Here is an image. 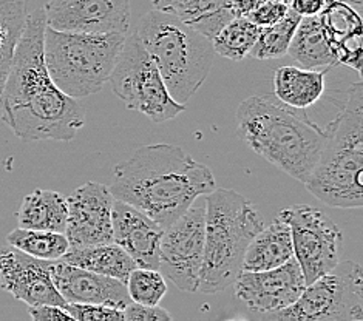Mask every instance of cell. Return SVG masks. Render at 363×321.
Returning a JSON list of instances; mask_svg holds the SVG:
<instances>
[{"instance_id":"1","label":"cell","mask_w":363,"mask_h":321,"mask_svg":"<svg viewBox=\"0 0 363 321\" xmlns=\"http://www.w3.org/2000/svg\"><path fill=\"white\" fill-rule=\"evenodd\" d=\"M45 11L28 13L0 90V119L25 142L72 141L85 125L82 103L60 91L44 59Z\"/></svg>"},{"instance_id":"2","label":"cell","mask_w":363,"mask_h":321,"mask_svg":"<svg viewBox=\"0 0 363 321\" xmlns=\"http://www.w3.org/2000/svg\"><path fill=\"white\" fill-rule=\"evenodd\" d=\"M217 187L212 170L172 144L143 145L113 169L110 192L169 227L196 198Z\"/></svg>"},{"instance_id":"3","label":"cell","mask_w":363,"mask_h":321,"mask_svg":"<svg viewBox=\"0 0 363 321\" xmlns=\"http://www.w3.org/2000/svg\"><path fill=\"white\" fill-rule=\"evenodd\" d=\"M235 133L250 150L303 184L325 142V128L311 120L306 110L271 96H250L240 103Z\"/></svg>"},{"instance_id":"4","label":"cell","mask_w":363,"mask_h":321,"mask_svg":"<svg viewBox=\"0 0 363 321\" xmlns=\"http://www.w3.org/2000/svg\"><path fill=\"white\" fill-rule=\"evenodd\" d=\"M318 161L305 182L318 201L339 209L363 205V84H351L345 103L325 127Z\"/></svg>"},{"instance_id":"5","label":"cell","mask_w":363,"mask_h":321,"mask_svg":"<svg viewBox=\"0 0 363 321\" xmlns=\"http://www.w3.org/2000/svg\"><path fill=\"white\" fill-rule=\"evenodd\" d=\"M204 196L206 237L198 291L218 293L235 281L249 242L264 221L255 205L235 190L215 187Z\"/></svg>"},{"instance_id":"6","label":"cell","mask_w":363,"mask_h":321,"mask_svg":"<svg viewBox=\"0 0 363 321\" xmlns=\"http://www.w3.org/2000/svg\"><path fill=\"white\" fill-rule=\"evenodd\" d=\"M136 34L157 64L170 96L186 106L212 72V40L175 14L155 8L141 17Z\"/></svg>"},{"instance_id":"7","label":"cell","mask_w":363,"mask_h":321,"mask_svg":"<svg viewBox=\"0 0 363 321\" xmlns=\"http://www.w3.org/2000/svg\"><path fill=\"white\" fill-rule=\"evenodd\" d=\"M127 34H85L45 27L44 59L51 81L74 99L99 93L108 82Z\"/></svg>"},{"instance_id":"8","label":"cell","mask_w":363,"mask_h":321,"mask_svg":"<svg viewBox=\"0 0 363 321\" xmlns=\"http://www.w3.org/2000/svg\"><path fill=\"white\" fill-rule=\"evenodd\" d=\"M108 82L128 110L143 113L155 124L175 119L186 111V106L170 96L157 64L136 33L127 34Z\"/></svg>"},{"instance_id":"9","label":"cell","mask_w":363,"mask_h":321,"mask_svg":"<svg viewBox=\"0 0 363 321\" xmlns=\"http://www.w3.org/2000/svg\"><path fill=\"white\" fill-rule=\"evenodd\" d=\"M262 320L275 321H363L362 266L337 263L301 292L291 306Z\"/></svg>"},{"instance_id":"10","label":"cell","mask_w":363,"mask_h":321,"mask_svg":"<svg viewBox=\"0 0 363 321\" xmlns=\"http://www.w3.org/2000/svg\"><path fill=\"white\" fill-rule=\"evenodd\" d=\"M279 218L289 225L294 258L306 284L328 274L340 261L342 230L325 212L308 204H294L281 209Z\"/></svg>"},{"instance_id":"11","label":"cell","mask_w":363,"mask_h":321,"mask_svg":"<svg viewBox=\"0 0 363 321\" xmlns=\"http://www.w3.org/2000/svg\"><path fill=\"white\" fill-rule=\"evenodd\" d=\"M206 203L192 204L164 229L158 271L178 289L196 292L204 257Z\"/></svg>"},{"instance_id":"12","label":"cell","mask_w":363,"mask_h":321,"mask_svg":"<svg viewBox=\"0 0 363 321\" xmlns=\"http://www.w3.org/2000/svg\"><path fill=\"white\" fill-rule=\"evenodd\" d=\"M232 286L237 300L262 320L291 306L306 288V281L296 258H291L267 271H241Z\"/></svg>"},{"instance_id":"13","label":"cell","mask_w":363,"mask_h":321,"mask_svg":"<svg viewBox=\"0 0 363 321\" xmlns=\"http://www.w3.org/2000/svg\"><path fill=\"white\" fill-rule=\"evenodd\" d=\"M47 27L57 31L111 34L128 33L130 0H48Z\"/></svg>"},{"instance_id":"14","label":"cell","mask_w":363,"mask_h":321,"mask_svg":"<svg viewBox=\"0 0 363 321\" xmlns=\"http://www.w3.org/2000/svg\"><path fill=\"white\" fill-rule=\"evenodd\" d=\"M115 198L101 182L89 181L67 196L65 237L70 247L113 242L111 207Z\"/></svg>"},{"instance_id":"15","label":"cell","mask_w":363,"mask_h":321,"mask_svg":"<svg viewBox=\"0 0 363 321\" xmlns=\"http://www.w3.org/2000/svg\"><path fill=\"white\" fill-rule=\"evenodd\" d=\"M51 261L39 259L13 246L0 247V289L27 306H67L51 280Z\"/></svg>"},{"instance_id":"16","label":"cell","mask_w":363,"mask_h":321,"mask_svg":"<svg viewBox=\"0 0 363 321\" xmlns=\"http://www.w3.org/2000/svg\"><path fill=\"white\" fill-rule=\"evenodd\" d=\"M50 272L57 292L67 303L107 305L124 309L132 301L125 284L111 276L85 271L62 259L51 261Z\"/></svg>"},{"instance_id":"17","label":"cell","mask_w":363,"mask_h":321,"mask_svg":"<svg viewBox=\"0 0 363 321\" xmlns=\"http://www.w3.org/2000/svg\"><path fill=\"white\" fill-rule=\"evenodd\" d=\"M113 241L132 257L136 267L158 269L164 229L144 212L115 199L111 207Z\"/></svg>"},{"instance_id":"18","label":"cell","mask_w":363,"mask_h":321,"mask_svg":"<svg viewBox=\"0 0 363 321\" xmlns=\"http://www.w3.org/2000/svg\"><path fill=\"white\" fill-rule=\"evenodd\" d=\"M360 0H328L318 14L326 39L337 59V64L362 73L363 59V23L360 17Z\"/></svg>"},{"instance_id":"19","label":"cell","mask_w":363,"mask_h":321,"mask_svg":"<svg viewBox=\"0 0 363 321\" xmlns=\"http://www.w3.org/2000/svg\"><path fill=\"white\" fill-rule=\"evenodd\" d=\"M323 70H308L301 67H280L274 73V94L284 106L297 110H308L325 94Z\"/></svg>"},{"instance_id":"20","label":"cell","mask_w":363,"mask_h":321,"mask_svg":"<svg viewBox=\"0 0 363 321\" xmlns=\"http://www.w3.org/2000/svg\"><path fill=\"white\" fill-rule=\"evenodd\" d=\"M294 258L289 225L280 218L266 225L249 242L241 271H267L279 267Z\"/></svg>"},{"instance_id":"21","label":"cell","mask_w":363,"mask_h":321,"mask_svg":"<svg viewBox=\"0 0 363 321\" xmlns=\"http://www.w3.org/2000/svg\"><path fill=\"white\" fill-rule=\"evenodd\" d=\"M67 198L55 190L38 188L22 199L16 213L17 225L22 229L50 230L65 233Z\"/></svg>"},{"instance_id":"22","label":"cell","mask_w":363,"mask_h":321,"mask_svg":"<svg viewBox=\"0 0 363 321\" xmlns=\"http://www.w3.org/2000/svg\"><path fill=\"white\" fill-rule=\"evenodd\" d=\"M60 259L85 271L111 276L124 284L136 267L132 257L115 241L87 247H70Z\"/></svg>"},{"instance_id":"23","label":"cell","mask_w":363,"mask_h":321,"mask_svg":"<svg viewBox=\"0 0 363 321\" xmlns=\"http://www.w3.org/2000/svg\"><path fill=\"white\" fill-rule=\"evenodd\" d=\"M288 55L301 68L308 70H323L339 65L318 16L301 17L288 48Z\"/></svg>"},{"instance_id":"24","label":"cell","mask_w":363,"mask_h":321,"mask_svg":"<svg viewBox=\"0 0 363 321\" xmlns=\"http://www.w3.org/2000/svg\"><path fill=\"white\" fill-rule=\"evenodd\" d=\"M174 14L211 40L237 17L232 0H186Z\"/></svg>"},{"instance_id":"25","label":"cell","mask_w":363,"mask_h":321,"mask_svg":"<svg viewBox=\"0 0 363 321\" xmlns=\"http://www.w3.org/2000/svg\"><path fill=\"white\" fill-rule=\"evenodd\" d=\"M28 17V0H0V90Z\"/></svg>"},{"instance_id":"26","label":"cell","mask_w":363,"mask_h":321,"mask_svg":"<svg viewBox=\"0 0 363 321\" xmlns=\"http://www.w3.org/2000/svg\"><path fill=\"white\" fill-rule=\"evenodd\" d=\"M6 242L10 246L25 252L39 259L56 261L70 249L65 233L50 230H33L17 227L6 235Z\"/></svg>"},{"instance_id":"27","label":"cell","mask_w":363,"mask_h":321,"mask_svg":"<svg viewBox=\"0 0 363 321\" xmlns=\"http://www.w3.org/2000/svg\"><path fill=\"white\" fill-rule=\"evenodd\" d=\"M258 34H260L258 25L250 22L247 17L237 16L212 39L215 55L240 62L250 55Z\"/></svg>"},{"instance_id":"28","label":"cell","mask_w":363,"mask_h":321,"mask_svg":"<svg viewBox=\"0 0 363 321\" xmlns=\"http://www.w3.org/2000/svg\"><path fill=\"white\" fill-rule=\"evenodd\" d=\"M300 19L301 17L289 8L280 22L260 28V34L249 56L258 60H272L286 56Z\"/></svg>"},{"instance_id":"29","label":"cell","mask_w":363,"mask_h":321,"mask_svg":"<svg viewBox=\"0 0 363 321\" xmlns=\"http://www.w3.org/2000/svg\"><path fill=\"white\" fill-rule=\"evenodd\" d=\"M128 297L133 303L158 306L167 293V284L158 269L135 267L125 281Z\"/></svg>"},{"instance_id":"30","label":"cell","mask_w":363,"mask_h":321,"mask_svg":"<svg viewBox=\"0 0 363 321\" xmlns=\"http://www.w3.org/2000/svg\"><path fill=\"white\" fill-rule=\"evenodd\" d=\"M65 309L74 321H124V310L107 305L67 303Z\"/></svg>"},{"instance_id":"31","label":"cell","mask_w":363,"mask_h":321,"mask_svg":"<svg viewBox=\"0 0 363 321\" xmlns=\"http://www.w3.org/2000/svg\"><path fill=\"white\" fill-rule=\"evenodd\" d=\"M289 11L288 2H280V0H272V2H266L260 6H257L254 11H250L246 17L254 22L258 27H271V25L280 22L286 13Z\"/></svg>"},{"instance_id":"32","label":"cell","mask_w":363,"mask_h":321,"mask_svg":"<svg viewBox=\"0 0 363 321\" xmlns=\"http://www.w3.org/2000/svg\"><path fill=\"white\" fill-rule=\"evenodd\" d=\"M124 310V321H169L172 315L166 309L160 306H145L140 303L130 301L123 309Z\"/></svg>"},{"instance_id":"33","label":"cell","mask_w":363,"mask_h":321,"mask_svg":"<svg viewBox=\"0 0 363 321\" xmlns=\"http://www.w3.org/2000/svg\"><path fill=\"white\" fill-rule=\"evenodd\" d=\"M28 314L34 321H74L70 312L56 305L28 306Z\"/></svg>"},{"instance_id":"34","label":"cell","mask_w":363,"mask_h":321,"mask_svg":"<svg viewBox=\"0 0 363 321\" xmlns=\"http://www.w3.org/2000/svg\"><path fill=\"white\" fill-rule=\"evenodd\" d=\"M328 0H289V8L300 17H313L323 11Z\"/></svg>"},{"instance_id":"35","label":"cell","mask_w":363,"mask_h":321,"mask_svg":"<svg viewBox=\"0 0 363 321\" xmlns=\"http://www.w3.org/2000/svg\"><path fill=\"white\" fill-rule=\"evenodd\" d=\"M266 2H272V0H232L235 14L241 16V17H246L250 11H254L257 6H260ZM280 2L289 4V0H280Z\"/></svg>"},{"instance_id":"36","label":"cell","mask_w":363,"mask_h":321,"mask_svg":"<svg viewBox=\"0 0 363 321\" xmlns=\"http://www.w3.org/2000/svg\"><path fill=\"white\" fill-rule=\"evenodd\" d=\"M150 2H152L155 10L174 14L178 8L186 2V0H150Z\"/></svg>"}]
</instances>
